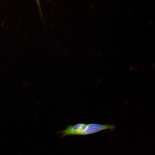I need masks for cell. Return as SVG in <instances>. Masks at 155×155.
<instances>
[{"label": "cell", "instance_id": "obj_1", "mask_svg": "<svg viewBox=\"0 0 155 155\" xmlns=\"http://www.w3.org/2000/svg\"><path fill=\"white\" fill-rule=\"evenodd\" d=\"M154 22V20H152L151 21H150L148 23V24L149 25H151L153 24Z\"/></svg>", "mask_w": 155, "mask_h": 155}, {"label": "cell", "instance_id": "obj_2", "mask_svg": "<svg viewBox=\"0 0 155 155\" xmlns=\"http://www.w3.org/2000/svg\"><path fill=\"white\" fill-rule=\"evenodd\" d=\"M132 7V6H131L129 8L128 10L127 11V13H129L130 12L131 10Z\"/></svg>", "mask_w": 155, "mask_h": 155}]
</instances>
